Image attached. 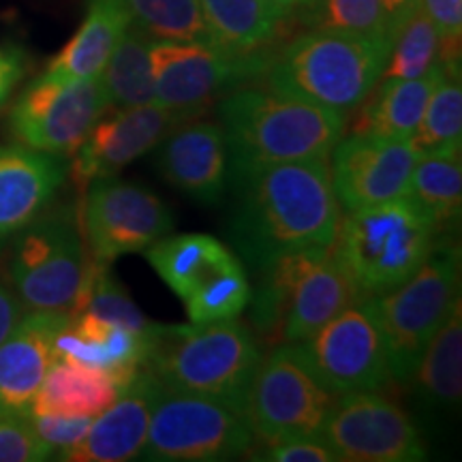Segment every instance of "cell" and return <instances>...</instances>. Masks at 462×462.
<instances>
[{
    "label": "cell",
    "instance_id": "6da1fadb",
    "mask_svg": "<svg viewBox=\"0 0 462 462\" xmlns=\"http://www.w3.org/2000/svg\"><path fill=\"white\" fill-rule=\"evenodd\" d=\"M234 189L229 238L240 257L262 273L291 253L332 246L340 204L330 159L289 161L229 171Z\"/></svg>",
    "mask_w": 462,
    "mask_h": 462
},
{
    "label": "cell",
    "instance_id": "7a4b0ae2",
    "mask_svg": "<svg viewBox=\"0 0 462 462\" xmlns=\"http://www.w3.org/2000/svg\"><path fill=\"white\" fill-rule=\"evenodd\" d=\"M229 171L246 167L330 159L345 135L346 116L273 90L240 88L218 103Z\"/></svg>",
    "mask_w": 462,
    "mask_h": 462
},
{
    "label": "cell",
    "instance_id": "3957f363",
    "mask_svg": "<svg viewBox=\"0 0 462 462\" xmlns=\"http://www.w3.org/2000/svg\"><path fill=\"white\" fill-rule=\"evenodd\" d=\"M262 360L257 338L236 317L199 326H159L143 368L165 388L212 398L245 415Z\"/></svg>",
    "mask_w": 462,
    "mask_h": 462
},
{
    "label": "cell",
    "instance_id": "277c9868",
    "mask_svg": "<svg viewBox=\"0 0 462 462\" xmlns=\"http://www.w3.org/2000/svg\"><path fill=\"white\" fill-rule=\"evenodd\" d=\"M388 39L310 28L265 67L268 90L349 116L371 95L390 54Z\"/></svg>",
    "mask_w": 462,
    "mask_h": 462
},
{
    "label": "cell",
    "instance_id": "5b68a950",
    "mask_svg": "<svg viewBox=\"0 0 462 462\" xmlns=\"http://www.w3.org/2000/svg\"><path fill=\"white\" fill-rule=\"evenodd\" d=\"M439 225L409 195L340 215L332 253L357 296H379L418 273L437 245Z\"/></svg>",
    "mask_w": 462,
    "mask_h": 462
},
{
    "label": "cell",
    "instance_id": "8992f818",
    "mask_svg": "<svg viewBox=\"0 0 462 462\" xmlns=\"http://www.w3.org/2000/svg\"><path fill=\"white\" fill-rule=\"evenodd\" d=\"M262 274L248 300L251 317L259 330L282 343L309 338L357 298L332 246L279 257Z\"/></svg>",
    "mask_w": 462,
    "mask_h": 462
},
{
    "label": "cell",
    "instance_id": "52a82bcc",
    "mask_svg": "<svg viewBox=\"0 0 462 462\" xmlns=\"http://www.w3.org/2000/svg\"><path fill=\"white\" fill-rule=\"evenodd\" d=\"M460 289V251L435 245L418 273L390 291L373 296V309L388 345L392 381L409 383L430 338L446 321Z\"/></svg>",
    "mask_w": 462,
    "mask_h": 462
},
{
    "label": "cell",
    "instance_id": "ba28073f",
    "mask_svg": "<svg viewBox=\"0 0 462 462\" xmlns=\"http://www.w3.org/2000/svg\"><path fill=\"white\" fill-rule=\"evenodd\" d=\"M146 259L184 302L190 323L236 319L251 300L245 265L221 240L208 234L165 236Z\"/></svg>",
    "mask_w": 462,
    "mask_h": 462
},
{
    "label": "cell",
    "instance_id": "9c48e42d",
    "mask_svg": "<svg viewBox=\"0 0 462 462\" xmlns=\"http://www.w3.org/2000/svg\"><path fill=\"white\" fill-rule=\"evenodd\" d=\"M255 446L246 418L212 398L161 388L140 458L154 462L236 460Z\"/></svg>",
    "mask_w": 462,
    "mask_h": 462
},
{
    "label": "cell",
    "instance_id": "30bf717a",
    "mask_svg": "<svg viewBox=\"0 0 462 462\" xmlns=\"http://www.w3.org/2000/svg\"><path fill=\"white\" fill-rule=\"evenodd\" d=\"M9 279L28 310H69L86 273L82 236L71 210L39 215L11 236Z\"/></svg>",
    "mask_w": 462,
    "mask_h": 462
},
{
    "label": "cell",
    "instance_id": "8fae6325",
    "mask_svg": "<svg viewBox=\"0 0 462 462\" xmlns=\"http://www.w3.org/2000/svg\"><path fill=\"white\" fill-rule=\"evenodd\" d=\"M337 398V392L317 377L298 343H282L259 364L245 415L259 441L321 435Z\"/></svg>",
    "mask_w": 462,
    "mask_h": 462
},
{
    "label": "cell",
    "instance_id": "7c38bea8",
    "mask_svg": "<svg viewBox=\"0 0 462 462\" xmlns=\"http://www.w3.org/2000/svg\"><path fill=\"white\" fill-rule=\"evenodd\" d=\"M109 107L101 75L65 82L43 73L15 101L9 129L22 146L65 157L82 146Z\"/></svg>",
    "mask_w": 462,
    "mask_h": 462
},
{
    "label": "cell",
    "instance_id": "4fadbf2b",
    "mask_svg": "<svg viewBox=\"0 0 462 462\" xmlns=\"http://www.w3.org/2000/svg\"><path fill=\"white\" fill-rule=\"evenodd\" d=\"M298 346L317 377L337 394L373 392L392 383L388 345L373 300L366 296H357Z\"/></svg>",
    "mask_w": 462,
    "mask_h": 462
},
{
    "label": "cell",
    "instance_id": "5bb4252c",
    "mask_svg": "<svg viewBox=\"0 0 462 462\" xmlns=\"http://www.w3.org/2000/svg\"><path fill=\"white\" fill-rule=\"evenodd\" d=\"M154 103L184 120L204 112L221 92L265 71L263 54L231 56L215 45L152 42Z\"/></svg>",
    "mask_w": 462,
    "mask_h": 462
},
{
    "label": "cell",
    "instance_id": "9a60e30c",
    "mask_svg": "<svg viewBox=\"0 0 462 462\" xmlns=\"http://www.w3.org/2000/svg\"><path fill=\"white\" fill-rule=\"evenodd\" d=\"M321 437L340 460L418 462L426 448L413 420L390 398L373 392H345L328 413Z\"/></svg>",
    "mask_w": 462,
    "mask_h": 462
},
{
    "label": "cell",
    "instance_id": "2e32d148",
    "mask_svg": "<svg viewBox=\"0 0 462 462\" xmlns=\"http://www.w3.org/2000/svg\"><path fill=\"white\" fill-rule=\"evenodd\" d=\"M171 229L170 208L152 190L116 180V176L88 184L84 231L95 262L112 263L129 253H143Z\"/></svg>",
    "mask_w": 462,
    "mask_h": 462
},
{
    "label": "cell",
    "instance_id": "e0dca14e",
    "mask_svg": "<svg viewBox=\"0 0 462 462\" xmlns=\"http://www.w3.org/2000/svg\"><path fill=\"white\" fill-rule=\"evenodd\" d=\"M418 157L411 140L343 135L330 152L332 187L340 208L357 210L407 195Z\"/></svg>",
    "mask_w": 462,
    "mask_h": 462
},
{
    "label": "cell",
    "instance_id": "ac0fdd59",
    "mask_svg": "<svg viewBox=\"0 0 462 462\" xmlns=\"http://www.w3.org/2000/svg\"><path fill=\"white\" fill-rule=\"evenodd\" d=\"M180 123L184 118L157 103L116 109L109 118H101L92 126L82 146L73 152L75 180L90 184L99 178H114L133 161L157 148Z\"/></svg>",
    "mask_w": 462,
    "mask_h": 462
},
{
    "label": "cell",
    "instance_id": "d6986e66",
    "mask_svg": "<svg viewBox=\"0 0 462 462\" xmlns=\"http://www.w3.org/2000/svg\"><path fill=\"white\" fill-rule=\"evenodd\" d=\"M69 323V310H31L0 343V409L31 413L45 374L58 360L56 340Z\"/></svg>",
    "mask_w": 462,
    "mask_h": 462
},
{
    "label": "cell",
    "instance_id": "ffe728a7",
    "mask_svg": "<svg viewBox=\"0 0 462 462\" xmlns=\"http://www.w3.org/2000/svg\"><path fill=\"white\" fill-rule=\"evenodd\" d=\"M161 388L163 383L142 368L106 411L92 420L82 441L56 458L67 462H126L140 458Z\"/></svg>",
    "mask_w": 462,
    "mask_h": 462
},
{
    "label": "cell",
    "instance_id": "44dd1931",
    "mask_svg": "<svg viewBox=\"0 0 462 462\" xmlns=\"http://www.w3.org/2000/svg\"><path fill=\"white\" fill-rule=\"evenodd\" d=\"M157 167L163 178L189 198L215 204L223 198L229 176L227 137L221 123H180L161 142Z\"/></svg>",
    "mask_w": 462,
    "mask_h": 462
},
{
    "label": "cell",
    "instance_id": "7402d4cb",
    "mask_svg": "<svg viewBox=\"0 0 462 462\" xmlns=\"http://www.w3.org/2000/svg\"><path fill=\"white\" fill-rule=\"evenodd\" d=\"M67 176L62 157L28 146H0V242L48 210Z\"/></svg>",
    "mask_w": 462,
    "mask_h": 462
},
{
    "label": "cell",
    "instance_id": "603a6c76",
    "mask_svg": "<svg viewBox=\"0 0 462 462\" xmlns=\"http://www.w3.org/2000/svg\"><path fill=\"white\" fill-rule=\"evenodd\" d=\"M154 337H142L120 323L101 319L92 313H78L69 315L67 328L56 340V356L58 360L112 373L129 385V381L146 366Z\"/></svg>",
    "mask_w": 462,
    "mask_h": 462
},
{
    "label": "cell",
    "instance_id": "cb8c5ba5",
    "mask_svg": "<svg viewBox=\"0 0 462 462\" xmlns=\"http://www.w3.org/2000/svg\"><path fill=\"white\" fill-rule=\"evenodd\" d=\"M443 73V60L429 73L413 79H379L360 103L351 133L411 140L435 84Z\"/></svg>",
    "mask_w": 462,
    "mask_h": 462
},
{
    "label": "cell",
    "instance_id": "d4e9b609",
    "mask_svg": "<svg viewBox=\"0 0 462 462\" xmlns=\"http://www.w3.org/2000/svg\"><path fill=\"white\" fill-rule=\"evenodd\" d=\"M125 388L123 381L112 373L78 362L56 360L34 396L31 413L97 418Z\"/></svg>",
    "mask_w": 462,
    "mask_h": 462
},
{
    "label": "cell",
    "instance_id": "484cf974",
    "mask_svg": "<svg viewBox=\"0 0 462 462\" xmlns=\"http://www.w3.org/2000/svg\"><path fill=\"white\" fill-rule=\"evenodd\" d=\"M129 26L131 17L123 0H88L82 26L50 62L45 75L65 82L97 78Z\"/></svg>",
    "mask_w": 462,
    "mask_h": 462
},
{
    "label": "cell",
    "instance_id": "4316f807",
    "mask_svg": "<svg viewBox=\"0 0 462 462\" xmlns=\"http://www.w3.org/2000/svg\"><path fill=\"white\" fill-rule=\"evenodd\" d=\"M413 394L430 413L452 411L462 392V302L454 300L441 328L430 338L413 373ZM409 381V383H411Z\"/></svg>",
    "mask_w": 462,
    "mask_h": 462
},
{
    "label": "cell",
    "instance_id": "83f0119b",
    "mask_svg": "<svg viewBox=\"0 0 462 462\" xmlns=\"http://www.w3.org/2000/svg\"><path fill=\"white\" fill-rule=\"evenodd\" d=\"M215 45L231 56H255L274 39L281 20L265 0H199Z\"/></svg>",
    "mask_w": 462,
    "mask_h": 462
},
{
    "label": "cell",
    "instance_id": "f1b7e54d",
    "mask_svg": "<svg viewBox=\"0 0 462 462\" xmlns=\"http://www.w3.org/2000/svg\"><path fill=\"white\" fill-rule=\"evenodd\" d=\"M462 146L420 154L409 180L407 195L432 217L439 229L460 218L462 206Z\"/></svg>",
    "mask_w": 462,
    "mask_h": 462
},
{
    "label": "cell",
    "instance_id": "f546056e",
    "mask_svg": "<svg viewBox=\"0 0 462 462\" xmlns=\"http://www.w3.org/2000/svg\"><path fill=\"white\" fill-rule=\"evenodd\" d=\"M152 42V37L133 24L120 37L101 71V82L106 86L112 107H137L154 103V78L152 62H150Z\"/></svg>",
    "mask_w": 462,
    "mask_h": 462
},
{
    "label": "cell",
    "instance_id": "4dcf8cb0",
    "mask_svg": "<svg viewBox=\"0 0 462 462\" xmlns=\"http://www.w3.org/2000/svg\"><path fill=\"white\" fill-rule=\"evenodd\" d=\"M92 313L101 319L120 323L129 330L142 334V337H154L161 323L150 321L146 315L137 309L126 289L116 279L109 263L95 262L86 263L82 285L78 289L69 315Z\"/></svg>",
    "mask_w": 462,
    "mask_h": 462
},
{
    "label": "cell",
    "instance_id": "1f68e13d",
    "mask_svg": "<svg viewBox=\"0 0 462 462\" xmlns=\"http://www.w3.org/2000/svg\"><path fill=\"white\" fill-rule=\"evenodd\" d=\"M418 154L462 146L460 60L443 62V73L432 88L418 129L411 135Z\"/></svg>",
    "mask_w": 462,
    "mask_h": 462
},
{
    "label": "cell",
    "instance_id": "d6a6232c",
    "mask_svg": "<svg viewBox=\"0 0 462 462\" xmlns=\"http://www.w3.org/2000/svg\"><path fill=\"white\" fill-rule=\"evenodd\" d=\"M123 5L131 24L154 42L215 45L199 0H123Z\"/></svg>",
    "mask_w": 462,
    "mask_h": 462
},
{
    "label": "cell",
    "instance_id": "836d02e7",
    "mask_svg": "<svg viewBox=\"0 0 462 462\" xmlns=\"http://www.w3.org/2000/svg\"><path fill=\"white\" fill-rule=\"evenodd\" d=\"M441 62V37L429 15L418 7L392 34L388 60L381 79L421 78Z\"/></svg>",
    "mask_w": 462,
    "mask_h": 462
},
{
    "label": "cell",
    "instance_id": "e575fe53",
    "mask_svg": "<svg viewBox=\"0 0 462 462\" xmlns=\"http://www.w3.org/2000/svg\"><path fill=\"white\" fill-rule=\"evenodd\" d=\"M296 14L309 28L388 39L392 28L381 0H306Z\"/></svg>",
    "mask_w": 462,
    "mask_h": 462
},
{
    "label": "cell",
    "instance_id": "d590c367",
    "mask_svg": "<svg viewBox=\"0 0 462 462\" xmlns=\"http://www.w3.org/2000/svg\"><path fill=\"white\" fill-rule=\"evenodd\" d=\"M54 458L39 439L28 413L0 415V462H42Z\"/></svg>",
    "mask_w": 462,
    "mask_h": 462
},
{
    "label": "cell",
    "instance_id": "8d00e7d4",
    "mask_svg": "<svg viewBox=\"0 0 462 462\" xmlns=\"http://www.w3.org/2000/svg\"><path fill=\"white\" fill-rule=\"evenodd\" d=\"M263 446L251 449L253 460L268 462H340L338 454L328 446L321 435L285 437L276 441H262Z\"/></svg>",
    "mask_w": 462,
    "mask_h": 462
},
{
    "label": "cell",
    "instance_id": "74e56055",
    "mask_svg": "<svg viewBox=\"0 0 462 462\" xmlns=\"http://www.w3.org/2000/svg\"><path fill=\"white\" fill-rule=\"evenodd\" d=\"M31 415L39 439L51 449V454H62L82 441L95 418H67V415Z\"/></svg>",
    "mask_w": 462,
    "mask_h": 462
},
{
    "label": "cell",
    "instance_id": "f35d334b",
    "mask_svg": "<svg viewBox=\"0 0 462 462\" xmlns=\"http://www.w3.org/2000/svg\"><path fill=\"white\" fill-rule=\"evenodd\" d=\"M420 7L437 26L439 37H441V60H460L462 0H421Z\"/></svg>",
    "mask_w": 462,
    "mask_h": 462
},
{
    "label": "cell",
    "instance_id": "ab89813d",
    "mask_svg": "<svg viewBox=\"0 0 462 462\" xmlns=\"http://www.w3.org/2000/svg\"><path fill=\"white\" fill-rule=\"evenodd\" d=\"M26 56L15 45H0V112L7 106L15 86L24 78Z\"/></svg>",
    "mask_w": 462,
    "mask_h": 462
},
{
    "label": "cell",
    "instance_id": "60d3db41",
    "mask_svg": "<svg viewBox=\"0 0 462 462\" xmlns=\"http://www.w3.org/2000/svg\"><path fill=\"white\" fill-rule=\"evenodd\" d=\"M22 315H24V304L0 281V343L14 330V326L22 319Z\"/></svg>",
    "mask_w": 462,
    "mask_h": 462
},
{
    "label": "cell",
    "instance_id": "b9f144b4",
    "mask_svg": "<svg viewBox=\"0 0 462 462\" xmlns=\"http://www.w3.org/2000/svg\"><path fill=\"white\" fill-rule=\"evenodd\" d=\"M381 3H383L385 14H388V20H390L392 34H394L398 24H401L402 20H407V17L420 7L421 0H381Z\"/></svg>",
    "mask_w": 462,
    "mask_h": 462
},
{
    "label": "cell",
    "instance_id": "7bdbcfd3",
    "mask_svg": "<svg viewBox=\"0 0 462 462\" xmlns=\"http://www.w3.org/2000/svg\"><path fill=\"white\" fill-rule=\"evenodd\" d=\"M306 0H265V5H268L270 11L279 17V20H287L289 15H293L296 11L302 7Z\"/></svg>",
    "mask_w": 462,
    "mask_h": 462
},
{
    "label": "cell",
    "instance_id": "ee69618b",
    "mask_svg": "<svg viewBox=\"0 0 462 462\" xmlns=\"http://www.w3.org/2000/svg\"><path fill=\"white\" fill-rule=\"evenodd\" d=\"M3 413H5V411H3V409H0V415H3Z\"/></svg>",
    "mask_w": 462,
    "mask_h": 462
}]
</instances>
